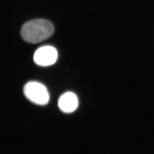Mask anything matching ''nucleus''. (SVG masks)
<instances>
[{"mask_svg": "<svg viewBox=\"0 0 154 154\" xmlns=\"http://www.w3.org/2000/svg\"><path fill=\"white\" fill-rule=\"evenodd\" d=\"M54 28L51 22L44 19H36L25 23L20 34L26 42L36 44L45 41L54 33Z\"/></svg>", "mask_w": 154, "mask_h": 154, "instance_id": "nucleus-1", "label": "nucleus"}, {"mask_svg": "<svg viewBox=\"0 0 154 154\" xmlns=\"http://www.w3.org/2000/svg\"><path fill=\"white\" fill-rule=\"evenodd\" d=\"M23 93L28 100L38 105L47 104L50 99L47 88L38 82H30L26 84Z\"/></svg>", "mask_w": 154, "mask_h": 154, "instance_id": "nucleus-2", "label": "nucleus"}, {"mask_svg": "<svg viewBox=\"0 0 154 154\" xmlns=\"http://www.w3.org/2000/svg\"><path fill=\"white\" fill-rule=\"evenodd\" d=\"M58 54L57 50L51 46H44L36 50L34 55L35 64L42 66L54 64L57 61Z\"/></svg>", "mask_w": 154, "mask_h": 154, "instance_id": "nucleus-3", "label": "nucleus"}, {"mask_svg": "<svg viewBox=\"0 0 154 154\" xmlns=\"http://www.w3.org/2000/svg\"><path fill=\"white\" fill-rule=\"evenodd\" d=\"M79 100L74 93L67 92L62 95L58 101V107L66 113H70L77 109Z\"/></svg>", "mask_w": 154, "mask_h": 154, "instance_id": "nucleus-4", "label": "nucleus"}]
</instances>
